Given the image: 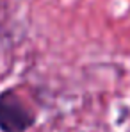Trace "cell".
I'll return each instance as SVG.
<instances>
[{"instance_id":"1","label":"cell","mask_w":130,"mask_h":132,"mask_svg":"<svg viewBox=\"0 0 130 132\" xmlns=\"http://www.w3.org/2000/svg\"><path fill=\"white\" fill-rule=\"evenodd\" d=\"M36 123V112L30 109L14 89L0 93V130L25 132Z\"/></svg>"}]
</instances>
